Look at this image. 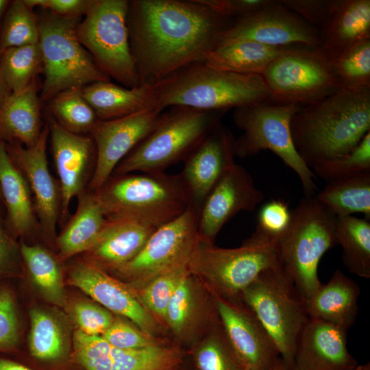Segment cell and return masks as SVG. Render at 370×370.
<instances>
[{
  "mask_svg": "<svg viewBox=\"0 0 370 370\" xmlns=\"http://www.w3.org/2000/svg\"><path fill=\"white\" fill-rule=\"evenodd\" d=\"M238 40L279 47L320 45L319 32L315 28L280 1L273 0L258 10L234 19L222 34L218 45Z\"/></svg>",
  "mask_w": 370,
  "mask_h": 370,
  "instance_id": "cell-15",
  "label": "cell"
},
{
  "mask_svg": "<svg viewBox=\"0 0 370 370\" xmlns=\"http://www.w3.org/2000/svg\"><path fill=\"white\" fill-rule=\"evenodd\" d=\"M69 281L110 312L128 319L145 333L154 336L160 331L157 319L137 293L106 271L79 260L70 266Z\"/></svg>",
  "mask_w": 370,
  "mask_h": 370,
  "instance_id": "cell-20",
  "label": "cell"
},
{
  "mask_svg": "<svg viewBox=\"0 0 370 370\" xmlns=\"http://www.w3.org/2000/svg\"><path fill=\"white\" fill-rule=\"evenodd\" d=\"M335 221L315 195L304 196L291 210L288 228L276 246L280 265L304 301L322 284L318 267L337 245Z\"/></svg>",
  "mask_w": 370,
  "mask_h": 370,
  "instance_id": "cell-5",
  "label": "cell"
},
{
  "mask_svg": "<svg viewBox=\"0 0 370 370\" xmlns=\"http://www.w3.org/2000/svg\"><path fill=\"white\" fill-rule=\"evenodd\" d=\"M194 358L198 370H246L232 350L221 325L212 329L197 347Z\"/></svg>",
  "mask_w": 370,
  "mask_h": 370,
  "instance_id": "cell-43",
  "label": "cell"
},
{
  "mask_svg": "<svg viewBox=\"0 0 370 370\" xmlns=\"http://www.w3.org/2000/svg\"><path fill=\"white\" fill-rule=\"evenodd\" d=\"M75 356L86 370H175L182 361L180 349L160 343L140 349L115 347L101 336L77 330Z\"/></svg>",
  "mask_w": 370,
  "mask_h": 370,
  "instance_id": "cell-18",
  "label": "cell"
},
{
  "mask_svg": "<svg viewBox=\"0 0 370 370\" xmlns=\"http://www.w3.org/2000/svg\"><path fill=\"white\" fill-rule=\"evenodd\" d=\"M101 336L112 346L125 349L144 348L161 343L154 336L120 319H114Z\"/></svg>",
  "mask_w": 370,
  "mask_h": 370,
  "instance_id": "cell-46",
  "label": "cell"
},
{
  "mask_svg": "<svg viewBox=\"0 0 370 370\" xmlns=\"http://www.w3.org/2000/svg\"><path fill=\"white\" fill-rule=\"evenodd\" d=\"M10 94V92L6 88L3 81L1 71H0V106Z\"/></svg>",
  "mask_w": 370,
  "mask_h": 370,
  "instance_id": "cell-53",
  "label": "cell"
},
{
  "mask_svg": "<svg viewBox=\"0 0 370 370\" xmlns=\"http://www.w3.org/2000/svg\"><path fill=\"white\" fill-rule=\"evenodd\" d=\"M220 325L241 365L247 370H266L280 358L262 325L241 299L212 292Z\"/></svg>",
  "mask_w": 370,
  "mask_h": 370,
  "instance_id": "cell-17",
  "label": "cell"
},
{
  "mask_svg": "<svg viewBox=\"0 0 370 370\" xmlns=\"http://www.w3.org/2000/svg\"><path fill=\"white\" fill-rule=\"evenodd\" d=\"M347 331L309 319L297 343L291 370H353L357 362L347 348Z\"/></svg>",
  "mask_w": 370,
  "mask_h": 370,
  "instance_id": "cell-23",
  "label": "cell"
},
{
  "mask_svg": "<svg viewBox=\"0 0 370 370\" xmlns=\"http://www.w3.org/2000/svg\"><path fill=\"white\" fill-rule=\"evenodd\" d=\"M72 315L79 330L90 336H101L112 325V313L97 303L80 300L74 304Z\"/></svg>",
  "mask_w": 370,
  "mask_h": 370,
  "instance_id": "cell-45",
  "label": "cell"
},
{
  "mask_svg": "<svg viewBox=\"0 0 370 370\" xmlns=\"http://www.w3.org/2000/svg\"><path fill=\"white\" fill-rule=\"evenodd\" d=\"M214 12L236 19L258 10L272 0H198Z\"/></svg>",
  "mask_w": 370,
  "mask_h": 370,
  "instance_id": "cell-50",
  "label": "cell"
},
{
  "mask_svg": "<svg viewBox=\"0 0 370 370\" xmlns=\"http://www.w3.org/2000/svg\"><path fill=\"white\" fill-rule=\"evenodd\" d=\"M235 138L221 123L184 160L180 177L190 206L198 211L210 191L235 164Z\"/></svg>",
  "mask_w": 370,
  "mask_h": 370,
  "instance_id": "cell-21",
  "label": "cell"
},
{
  "mask_svg": "<svg viewBox=\"0 0 370 370\" xmlns=\"http://www.w3.org/2000/svg\"><path fill=\"white\" fill-rule=\"evenodd\" d=\"M42 128L36 79L23 90L10 93L0 106V139L26 147L38 140Z\"/></svg>",
  "mask_w": 370,
  "mask_h": 370,
  "instance_id": "cell-27",
  "label": "cell"
},
{
  "mask_svg": "<svg viewBox=\"0 0 370 370\" xmlns=\"http://www.w3.org/2000/svg\"><path fill=\"white\" fill-rule=\"evenodd\" d=\"M129 1L91 0L76 27L78 40L98 67L126 88L140 86L127 27Z\"/></svg>",
  "mask_w": 370,
  "mask_h": 370,
  "instance_id": "cell-10",
  "label": "cell"
},
{
  "mask_svg": "<svg viewBox=\"0 0 370 370\" xmlns=\"http://www.w3.org/2000/svg\"><path fill=\"white\" fill-rule=\"evenodd\" d=\"M198 215L199 211L190 206L159 226L139 252L114 271L140 288L160 275L188 266L199 241Z\"/></svg>",
  "mask_w": 370,
  "mask_h": 370,
  "instance_id": "cell-13",
  "label": "cell"
},
{
  "mask_svg": "<svg viewBox=\"0 0 370 370\" xmlns=\"http://www.w3.org/2000/svg\"><path fill=\"white\" fill-rule=\"evenodd\" d=\"M29 318L31 354L42 360L61 358L65 352V336L58 319L51 312L40 308L32 309Z\"/></svg>",
  "mask_w": 370,
  "mask_h": 370,
  "instance_id": "cell-36",
  "label": "cell"
},
{
  "mask_svg": "<svg viewBox=\"0 0 370 370\" xmlns=\"http://www.w3.org/2000/svg\"><path fill=\"white\" fill-rule=\"evenodd\" d=\"M300 106L269 99L234 109L233 119L243 134L235 139L236 156L247 158L269 149L298 176L304 196L315 195L316 176L297 153L290 123Z\"/></svg>",
  "mask_w": 370,
  "mask_h": 370,
  "instance_id": "cell-9",
  "label": "cell"
},
{
  "mask_svg": "<svg viewBox=\"0 0 370 370\" xmlns=\"http://www.w3.org/2000/svg\"><path fill=\"white\" fill-rule=\"evenodd\" d=\"M234 19L198 0L129 1L127 27L140 85L153 86L205 62Z\"/></svg>",
  "mask_w": 370,
  "mask_h": 370,
  "instance_id": "cell-1",
  "label": "cell"
},
{
  "mask_svg": "<svg viewBox=\"0 0 370 370\" xmlns=\"http://www.w3.org/2000/svg\"><path fill=\"white\" fill-rule=\"evenodd\" d=\"M284 47L247 40H234L219 45L208 53L204 64L219 70L262 75Z\"/></svg>",
  "mask_w": 370,
  "mask_h": 370,
  "instance_id": "cell-31",
  "label": "cell"
},
{
  "mask_svg": "<svg viewBox=\"0 0 370 370\" xmlns=\"http://www.w3.org/2000/svg\"><path fill=\"white\" fill-rule=\"evenodd\" d=\"M266 370H289L280 358H278Z\"/></svg>",
  "mask_w": 370,
  "mask_h": 370,
  "instance_id": "cell-54",
  "label": "cell"
},
{
  "mask_svg": "<svg viewBox=\"0 0 370 370\" xmlns=\"http://www.w3.org/2000/svg\"><path fill=\"white\" fill-rule=\"evenodd\" d=\"M189 272L188 266L160 275L138 288L140 300L157 319L164 321L169 301L182 279Z\"/></svg>",
  "mask_w": 370,
  "mask_h": 370,
  "instance_id": "cell-44",
  "label": "cell"
},
{
  "mask_svg": "<svg viewBox=\"0 0 370 370\" xmlns=\"http://www.w3.org/2000/svg\"><path fill=\"white\" fill-rule=\"evenodd\" d=\"M275 247L243 242L236 248H221L199 241L188 264L190 273L208 284L212 292L239 299L263 271L280 265Z\"/></svg>",
  "mask_w": 370,
  "mask_h": 370,
  "instance_id": "cell-12",
  "label": "cell"
},
{
  "mask_svg": "<svg viewBox=\"0 0 370 370\" xmlns=\"http://www.w3.org/2000/svg\"><path fill=\"white\" fill-rule=\"evenodd\" d=\"M315 197L336 217L361 213L370 219V172L327 183Z\"/></svg>",
  "mask_w": 370,
  "mask_h": 370,
  "instance_id": "cell-32",
  "label": "cell"
},
{
  "mask_svg": "<svg viewBox=\"0 0 370 370\" xmlns=\"http://www.w3.org/2000/svg\"><path fill=\"white\" fill-rule=\"evenodd\" d=\"M32 9L36 6L61 16H80L85 14L90 1L86 0H23Z\"/></svg>",
  "mask_w": 370,
  "mask_h": 370,
  "instance_id": "cell-51",
  "label": "cell"
},
{
  "mask_svg": "<svg viewBox=\"0 0 370 370\" xmlns=\"http://www.w3.org/2000/svg\"><path fill=\"white\" fill-rule=\"evenodd\" d=\"M291 370L299 336L309 317L304 301L281 265L262 273L240 295Z\"/></svg>",
  "mask_w": 370,
  "mask_h": 370,
  "instance_id": "cell-7",
  "label": "cell"
},
{
  "mask_svg": "<svg viewBox=\"0 0 370 370\" xmlns=\"http://www.w3.org/2000/svg\"><path fill=\"white\" fill-rule=\"evenodd\" d=\"M290 130L297 153L311 170L349 153L370 132V88L340 89L300 106L291 118Z\"/></svg>",
  "mask_w": 370,
  "mask_h": 370,
  "instance_id": "cell-2",
  "label": "cell"
},
{
  "mask_svg": "<svg viewBox=\"0 0 370 370\" xmlns=\"http://www.w3.org/2000/svg\"><path fill=\"white\" fill-rule=\"evenodd\" d=\"M291 210L280 199H272L260 209L257 225L246 243L259 245L277 246L288 228Z\"/></svg>",
  "mask_w": 370,
  "mask_h": 370,
  "instance_id": "cell-42",
  "label": "cell"
},
{
  "mask_svg": "<svg viewBox=\"0 0 370 370\" xmlns=\"http://www.w3.org/2000/svg\"><path fill=\"white\" fill-rule=\"evenodd\" d=\"M262 76L269 100L280 103L303 106L341 89L332 60L319 46L284 47Z\"/></svg>",
  "mask_w": 370,
  "mask_h": 370,
  "instance_id": "cell-11",
  "label": "cell"
},
{
  "mask_svg": "<svg viewBox=\"0 0 370 370\" xmlns=\"http://www.w3.org/2000/svg\"><path fill=\"white\" fill-rule=\"evenodd\" d=\"M82 88L64 90L51 100L50 108L57 122L69 132L81 134L91 132L99 120L83 96Z\"/></svg>",
  "mask_w": 370,
  "mask_h": 370,
  "instance_id": "cell-38",
  "label": "cell"
},
{
  "mask_svg": "<svg viewBox=\"0 0 370 370\" xmlns=\"http://www.w3.org/2000/svg\"><path fill=\"white\" fill-rule=\"evenodd\" d=\"M358 284L336 269L330 280L304 301L310 319L320 320L347 331L354 323L358 311Z\"/></svg>",
  "mask_w": 370,
  "mask_h": 370,
  "instance_id": "cell-26",
  "label": "cell"
},
{
  "mask_svg": "<svg viewBox=\"0 0 370 370\" xmlns=\"http://www.w3.org/2000/svg\"><path fill=\"white\" fill-rule=\"evenodd\" d=\"M335 234L344 266L354 275L370 278V220L352 215L336 217Z\"/></svg>",
  "mask_w": 370,
  "mask_h": 370,
  "instance_id": "cell-33",
  "label": "cell"
},
{
  "mask_svg": "<svg viewBox=\"0 0 370 370\" xmlns=\"http://www.w3.org/2000/svg\"><path fill=\"white\" fill-rule=\"evenodd\" d=\"M77 199L75 212L55 240L60 262L88 251L107 221L93 192L84 190Z\"/></svg>",
  "mask_w": 370,
  "mask_h": 370,
  "instance_id": "cell-29",
  "label": "cell"
},
{
  "mask_svg": "<svg viewBox=\"0 0 370 370\" xmlns=\"http://www.w3.org/2000/svg\"><path fill=\"white\" fill-rule=\"evenodd\" d=\"M264 199L243 166L233 164L206 196L199 210V240L214 243L222 227L237 213L253 211Z\"/></svg>",
  "mask_w": 370,
  "mask_h": 370,
  "instance_id": "cell-19",
  "label": "cell"
},
{
  "mask_svg": "<svg viewBox=\"0 0 370 370\" xmlns=\"http://www.w3.org/2000/svg\"><path fill=\"white\" fill-rule=\"evenodd\" d=\"M364 370H370V364L369 362L366 364V367Z\"/></svg>",
  "mask_w": 370,
  "mask_h": 370,
  "instance_id": "cell-57",
  "label": "cell"
},
{
  "mask_svg": "<svg viewBox=\"0 0 370 370\" xmlns=\"http://www.w3.org/2000/svg\"><path fill=\"white\" fill-rule=\"evenodd\" d=\"M47 123L43 126L37 142L26 147L19 143L5 142L13 162L24 175L31 191L40 231L49 240H56V225L61 214V190L58 181L50 173L47 142Z\"/></svg>",
  "mask_w": 370,
  "mask_h": 370,
  "instance_id": "cell-16",
  "label": "cell"
},
{
  "mask_svg": "<svg viewBox=\"0 0 370 370\" xmlns=\"http://www.w3.org/2000/svg\"><path fill=\"white\" fill-rule=\"evenodd\" d=\"M0 370H32L25 366L15 362L0 359Z\"/></svg>",
  "mask_w": 370,
  "mask_h": 370,
  "instance_id": "cell-52",
  "label": "cell"
},
{
  "mask_svg": "<svg viewBox=\"0 0 370 370\" xmlns=\"http://www.w3.org/2000/svg\"><path fill=\"white\" fill-rule=\"evenodd\" d=\"M20 246L8 234L0 220V280L21 273Z\"/></svg>",
  "mask_w": 370,
  "mask_h": 370,
  "instance_id": "cell-49",
  "label": "cell"
},
{
  "mask_svg": "<svg viewBox=\"0 0 370 370\" xmlns=\"http://www.w3.org/2000/svg\"><path fill=\"white\" fill-rule=\"evenodd\" d=\"M319 47L331 60L370 38V0H331L319 29Z\"/></svg>",
  "mask_w": 370,
  "mask_h": 370,
  "instance_id": "cell-25",
  "label": "cell"
},
{
  "mask_svg": "<svg viewBox=\"0 0 370 370\" xmlns=\"http://www.w3.org/2000/svg\"><path fill=\"white\" fill-rule=\"evenodd\" d=\"M341 89L370 88V38L362 40L332 60Z\"/></svg>",
  "mask_w": 370,
  "mask_h": 370,
  "instance_id": "cell-40",
  "label": "cell"
},
{
  "mask_svg": "<svg viewBox=\"0 0 370 370\" xmlns=\"http://www.w3.org/2000/svg\"><path fill=\"white\" fill-rule=\"evenodd\" d=\"M93 193L107 219H133L156 227L190 206L178 173L112 175Z\"/></svg>",
  "mask_w": 370,
  "mask_h": 370,
  "instance_id": "cell-4",
  "label": "cell"
},
{
  "mask_svg": "<svg viewBox=\"0 0 370 370\" xmlns=\"http://www.w3.org/2000/svg\"><path fill=\"white\" fill-rule=\"evenodd\" d=\"M0 191L9 221L17 236H30L40 230L29 185L9 156L5 143L1 139Z\"/></svg>",
  "mask_w": 370,
  "mask_h": 370,
  "instance_id": "cell-28",
  "label": "cell"
},
{
  "mask_svg": "<svg viewBox=\"0 0 370 370\" xmlns=\"http://www.w3.org/2000/svg\"><path fill=\"white\" fill-rule=\"evenodd\" d=\"M156 228L133 219H107L95 243L84 253L83 260L105 271H114L139 252Z\"/></svg>",
  "mask_w": 370,
  "mask_h": 370,
  "instance_id": "cell-24",
  "label": "cell"
},
{
  "mask_svg": "<svg viewBox=\"0 0 370 370\" xmlns=\"http://www.w3.org/2000/svg\"><path fill=\"white\" fill-rule=\"evenodd\" d=\"M0 195H1V191H0Z\"/></svg>",
  "mask_w": 370,
  "mask_h": 370,
  "instance_id": "cell-58",
  "label": "cell"
},
{
  "mask_svg": "<svg viewBox=\"0 0 370 370\" xmlns=\"http://www.w3.org/2000/svg\"><path fill=\"white\" fill-rule=\"evenodd\" d=\"M79 18L49 12L38 19L45 77L41 93L43 99H51L69 88L110 81L77 38Z\"/></svg>",
  "mask_w": 370,
  "mask_h": 370,
  "instance_id": "cell-8",
  "label": "cell"
},
{
  "mask_svg": "<svg viewBox=\"0 0 370 370\" xmlns=\"http://www.w3.org/2000/svg\"><path fill=\"white\" fill-rule=\"evenodd\" d=\"M190 271L182 279L166 307L164 322L177 336L188 334L197 321L199 299Z\"/></svg>",
  "mask_w": 370,
  "mask_h": 370,
  "instance_id": "cell-39",
  "label": "cell"
},
{
  "mask_svg": "<svg viewBox=\"0 0 370 370\" xmlns=\"http://www.w3.org/2000/svg\"><path fill=\"white\" fill-rule=\"evenodd\" d=\"M42 67L38 43L12 47L0 53V71L10 93H18L27 88Z\"/></svg>",
  "mask_w": 370,
  "mask_h": 370,
  "instance_id": "cell-35",
  "label": "cell"
},
{
  "mask_svg": "<svg viewBox=\"0 0 370 370\" xmlns=\"http://www.w3.org/2000/svg\"><path fill=\"white\" fill-rule=\"evenodd\" d=\"M21 256L27 273L40 293L49 302L64 306L66 296L57 257L39 245L22 242Z\"/></svg>",
  "mask_w": 370,
  "mask_h": 370,
  "instance_id": "cell-34",
  "label": "cell"
},
{
  "mask_svg": "<svg viewBox=\"0 0 370 370\" xmlns=\"http://www.w3.org/2000/svg\"><path fill=\"white\" fill-rule=\"evenodd\" d=\"M10 3V1L0 0V25Z\"/></svg>",
  "mask_w": 370,
  "mask_h": 370,
  "instance_id": "cell-55",
  "label": "cell"
},
{
  "mask_svg": "<svg viewBox=\"0 0 370 370\" xmlns=\"http://www.w3.org/2000/svg\"><path fill=\"white\" fill-rule=\"evenodd\" d=\"M247 370V369H246Z\"/></svg>",
  "mask_w": 370,
  "mask_h": 370,
  "instance_id": "cell-59",
  "label": "cell"
},
{
  "mask_svg": "<svg viewBox=\"0 0 370 370\" xmlns=\"http://www.w3.org/2000/svg\"><path fill=\"white\" fill-rule=\"evenodd\" d=\"M155 106L228 110L270 99L261 75L222 71L204 62L186 66L151 86Z\"/></svg>",
  "mask_w": 370,
  "mask_h": 370,
  "instance_id": "cell-3",
  "label": "cell"
},
{
  "mask_svg": "<svg viewBox=\"0 0 370 370\" xmlns=\"http://www.w3.org/2000/svg\"><path fill=\"white\" fill-rule=\"evenodd\" d=\"M82 91L99 120L118 119L156 107L151 86L130 88L107 81L87 85Z\"/></svg>",
  "mask_w": 370,
  "mask_h": 370,
  "instance_id": "cell-30",
  "label": "cell"
},
{
  "mask_svg": "<svg viewBox=\"0 0 370 370\" xmlns=\"http://www.w3.org/2000/svg\"><path fill=\"white\" fill-rule=\"evenodd\" d=\"M19 340L15 299L8 285H0V350L12 349Z\"/></svg>",
  "mask_w": 370,
  "mask_h": 370,
  "instance_id": "cell-47",
  "label": "cell"
},
{
  "mask_svg": "<svg viewBox=\"0 0 370 370\" xmlns=\"http://www.w3.org/2000/svg\"><path fill=\"white\" fill-rule=\"evenodd\" d=\"M280 1L286 8L319 31L327 17L331 0H280Z\"/></svg>",
  "mask_w": 370,
  "mask_h": 370,
  "instance_id": "cell-48",
  "label": "cell"
},
{
  "mask_svg": "<svg viewBox=\"0 0 370 370\" xmlns=\"http://www.w3.org/2000/svg\"><path fill=\"white\" fill-rule=\"evenodd\" d=\"M162 111L153 107L123 117L97 121L90 132L96 157L90 191L95 192L105 184L117 165L157 125Z\"/></svg>",
  "mask_w": 370,
  "mask_h": 370,
  "instance_id": "cell-14",
  "label": "cell"
},
{
  "mask_svg": "<svg viewBox=\"0 0 370 370\" xmlns=\"http://www.w3.org/2000/svg\"><path fill=\"white\" fill-rule=\"evenodd\" d=\"M312 169L326 183L370 172V132L349 153L320 162Z\"/></svg>",
  "mask_w": 370,
  "mask_h": 370,
  "instance_id": "cell-41",
  "label": "cell"
},
{
  "mask_svg": "<svg viewBox=\"0 0 370 370\" xmlns=\"http://www.w3.org/2000/svg\"><path fill=\"white\" fill-rule=\"evenodd\" d=\"M366 367V364L362 365H358L355 369L353 370H364Z\"/></svg>",
  "mask_w": 370,
  "mask_h": 370,
  "instance_id": "cell-56",
  "label": "cell"
},
{
  "mask_svg": "<svg viewBox=\"0 0 370 370\" xmlns=\"http://www.w3.org/2000/svg\"><path fill=\"white\" fill-rule=\"evenodd\" d=\"M47 125L61 190L62 221L68 216L71 200L85 190L86 180L96 157L95 145L92 137L69 132L52 117Z\"/></svg>",
  "mask_w": 370,
  "mask_h": 370,
  "instance_id": "cell-22",
  "label": "cell"
},
{
  "mask_svg": "<svg viewBox=\"0 0 370 370\" xmlns=\"http://www.w3.org/2000/svg\"><path fill=\"white\" fill-rule=\"evenodd\" d=\"M227 110H201L173 106L117 165L112 175L164 173L184 161L221 123Z\"/></svg>",
  "mask_w": 370,
  "mask_h": 370,
  "instance_id": "cell-6",
  "label": "cell"
},
{
  "mask_svg": "<svg viewBox=\"0 0 370 370\" xmlns=\"http://www.w3.org/2000/svg\"><path fill=\"white\" fill-rule=\"evenodd\" d=\"M23 0L10 1L0 25V53L9 48L38 44V19Z\"/></svg>",
  "mask_w": 370,
  "mask_h": 370,
  "instance_id": "cell-37",
  "label": "cell"
}]
</instances>
